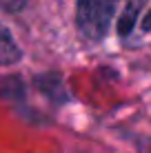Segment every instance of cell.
Wrapping results in <instances>:
<instances>
[{"instance_id": "1", "label": "cell", "mask_w": 151, "mask_h": 153, "mask_svg": "<svg viewBox=\"0 0 151 153\" xmlns=\"http://www.w3.org/2000/svg\"><path fill=\"white\" fill-rule=\"evenodd\" d=\"M118 9V0H78L76 25L87 40H102Z\"/></svg>"}, {"instance_id": "2", "label": "cell", "mask_w": 151, "mask_h": 153, "mask_svg": "<svg viewBox=\"0 0 151 153\" xmlns=\"http://www.w3.org/2000/svg\"><path fill=\"white\" fill-rule=\"evenodd\" d=\"M22 58L18 42L13 40V36L9 33V29L4 25H0V67H9Z\"/></svg>"}, {"instance_id": "3", "label": "cell", "mask_w": 151, "mask_h": 153, "mask_svg": "<svg viewBox=\"0 0 151 153\" xmlns=\"http://www.w3.org/2000/svg\"><path fill=\"white\" fill-rule=\"evenodd\" d=\"M133 16H136V4H129V9L124 11V18L120 20V25H118V31H120L122 36H127L129 31H131V25H133Z\"/></svg>"}, {"instance_id": "4", "label": "cell", "mask_w": 151, "mask_h": 153, "mask_svg": "<svg viewBox=\"0 0 151 153\" xmlns=\"http://www.w3.org/2000/svg\"><path fill=\"white\" fill-rule=\"evenodd\" d=\"M27 4V0H0V9L2 11H9V13H16Z\"/></svg>"}, {"instance_id": "5", "label": "cell", "mask_w": 151, "mask_h": 153, "mask_svg": "<svg viewBox=\"0 0 151 153\" xmlns=\"http://www.w3.org/2000/svg\"><path fill=\"white\" fill-rule=\"evenodd\" d=\"M142 31H151V11L144 16V20H142V27H140Z\"/></svg>"}, {"instance_id": "6", "label": "cell", "mask_w": 151, "mask_h": 153, "mask_svg": "<svg viewBox=\"0 0 151 153\" xmlns=\"http://www.w3.org/2000/svg\"><path fill=\"white\" fill-rule=\"evenodd\" d=\"M140 153H151V142H144V144L140 146Z\"/></svg>"}]
</instances>
